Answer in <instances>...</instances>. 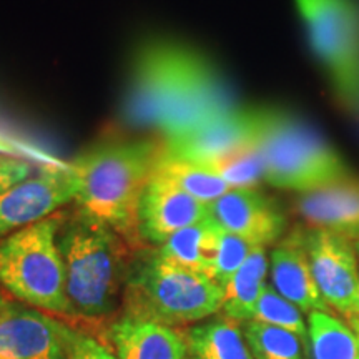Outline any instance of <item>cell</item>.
Here are the masks:
<instances>
[{"label":"cell","instance_id":"4316f807","mask_svg":"<svg viewBox=\"0 0 359 359\" xmlns=\"http://www.w3.org/2000/svg\"><path fill=\"white\" fill-rule=\"evenodd\" d=\"M70 359H116L105 344L98 343L95 338L87 334H80L75 331L72 341Z\"/></svg>","mask_w":359,"mask_h":359},{"label":"cell","instance_id":"d4e9b609","mask_svg":"<svg viewBox=\"0 0 359 359\" xmlns=\"http://www.w3.org/2000/svg\"><path fill=\"white\" fill-rule=\"evenodd\" d=\"M253 248L255 245H251L250 241L233 235L230 231H224L222 228L218 235L217 253H215L213 259L212 280L224 288L233 275L241 268V264L246 262Z\"/></svg>","mask_w":359,"mask_h":359},{"label":"cell","instance_id":"6da1fadb","mask_svg":"<svg viewBox=\"0 0 359 359\" xmlns=\"http://www.w3.org/2000/svg\"><path fill=\"white\" fill-rule=\"evenodd\" d=\"M230 92L208 60L172 40H151L135 58L123 116L173 138L230 114Z\"/></svg>","mask_w":359,"mask_h":359},{"label":"cell","instance_id":"d6986e66","mask_svg":"<svg viewBox=\"0 0 359 359\" xmlns=\"http://www.w3.org/2000/svg\"><path fill=\"white\" fill-rule=\"evenodd\" d=\"M269 271V259L264 246H255L246 262L233 275L223 288L224 316L238 323L253 320L255 308L266 286V275Z\"/></svg>","mask_w":359,"mask_h":359},{"label":"cell","instance_id":"f546056e","mask_svg":"<svg viewBox=\"0 0 359 359\" xmlns=\"http://www.w3.org/2000/svg\"><path fill=\"white\" fill-rule=\"evenodd\" d=\"M353 314H359V293H358V299H356V308H354Z\"/></svg>","mask_w":359,"mask_h":359},{"label":"cell","instance_id":"ac0fdd59","mask_svg":"<svg viewBox=\"0 0 359 359\" xmlns=\"http://www.w3.org/2000/svg\"><path fill=\"white\" fill-rule=\"evenodd\" d=\"M182 338L187 359H253L240 323L228 316L188 327Z\"/></svg>","mask_w":359,"mask_h":359},{"label":"cell","instance_id":"484cf974","mask_svg":"<svg viewBox=\"0 0 359 359\" xmlns=\"http://www.w3.org/2000/svg\"><path fill=\"white\" fill-rule=\"evenodd\" d=\"M34 175V167L30 161L15 158V156L0 155V193L24 182Z\"/></svg>","mask_w":359,"mask_h":359},{"label":"cell","instance_id":"603a6c76","mask_svg":"<svg viewBox=\"0 0 359 359\" xmlns=\"http://www.w3.org/2000/svg\"><path fill=\"white\" fill-rule=\"evenodd\" d=\"M253 320L266 325L283 327L298 334L304 341L308 339V326L303 320V311L293 303L278 293L271 285L264 286L255 308Z\"/></svg>","mask_w":359,"mask_h":359},{"label":"cell","instance_id":"5b68a950","mask_svg":"<svg viewBox=\"0 0 359 359\" xmlns=\"http://www.w3.org/2000/svg\"><path fill=\"white\" fill-rule=\"evenodd\" d=\"M125 302L127 316L178 326L222 311L223 288L201 273L165 262L155 250L130 264Z\"/></svg>","mask_w":359,"mask_h":359},{"label":"cell","instance_id":"7402d4cb","mask_svg":"<svg viewBox=\"0 0 359 359\" xmlns=\"http://www.w3.org/2000/svg\"><path fill=\"white\" fill-rule=\"evenodd\" d=\"M253 359H311L309 341L283 327L255 320L241 323Z\"/></svg>","mask_w":359,"mask_h":359},{"label":"cell","instance_id":"44dd1931","mask_svg":"<svg viewBox=\"0 0 359 359\" xmlns=\"http://www.w3.org/2000/svg\"><path fill=\"white\" fill-rule=\"evenodd\" d=\"M155 170L205 205L213 203L215 200L231 190V187L213 168L175 158L165 151H161Z\"/></svg>","mask_w":359,"mask_h":359},{"label":"cell","instance_id":"277c9868","mask_svg":"<svg viewBox=\"0 0 359 359\" xmlns=\"http://www.w3.org/2000/svg\"><path fill=\"white\" fill-rule=\"evenodd\" d=\"M257 148L263 160V180L281 190L306 193L351 178L338 151L285 111L259 110Z\"/></svg>","mask_w":359,"mask_h":359},{"label":"cell","instance_id":"e0dca14e","mask_svg":"<svg viewBox=\"0 0 359 359\" xmlns=\"http://www.w3.org/2000/svg\"><path fill=\"white\" fill-rule=\"evenodd\" d=\"M219 230L222 226L208 215L201 222L190 224L170 236L158 246L156 253L165 262L212 278Z\"/></svg>","mask_w":359,"mask_h":359},{"label":"cell","instance_id":"30bf717a","mask_svg":"<svg viewBox=\"0 0 359 359\" xmlns=\"http://www.w3.org/2000/svg\"><path fill=\"white\" fill-rule=\"evenodd\" d=\"M75 331L42 309L6 303L0 311V354L11 359H70Z\"/></svg>","mask_w":359,"mask_h":359},{"label":"cell","instance_id":"2e32d148","mask_svg":"<svg viewBox=\"0 0 359 359\" xmlns=\"http://www.w3.org/2000/svg\"><path fill=\"white\" fill-rule=\"evenodd\" d=\"M116 359H187L185 341L172 326L125 316L110 330Z\"/></svg>","mask_w":359,"mask_h":359},{"label":"cell","instance_id":"ba28073f","mask_svg":"<svg viewBox=\"0 0 359 359\" xmlns=\"http://www.w3.org/2000/svg\"><path fill=\"white\" fill-rule=\"evenodd\" d=\"M318 288L327 306L351 316L359 293V258L354 241L334 231L299 230Z\"/></svg>","mask_w":359,"mask_h":359},{"label":"cell","instance_id":"9c48e42d","mask_svg":"<svg viewBox=\"0 0 359 359\" xmlns=\"http://www.w3.org/2000/svg\"><path fill=\"white\" fill-rule=\"evenodd\" d=\"M79 193V182L70 165L47 168L0 193V238L24 230L58 213Z\"/></svg>","mask_w":359,"mask_h":359},{"label":"cell","instance_id":"5bb4252c","mask_svg":"<svg viewBox=\"0 0 359 359\" xmlns=\"http://www.w3.org/2000/svg\"><path fill=\"white\" fill-rule=\"evenodd\" d=\"M269 278H271L273 288L303 313H331V308L323 298L313 276L311 264H309L299 230L271 251Z\"/></svg>","mask_w":359,"mask_h":359},{"label":"cell","instance_id":"83f0119b","mask_svg":"<svg viewBox=\"0 0 359 359\" xmlns=\"http://www.w3.org/2000/svg\"><path fill=\"white\" fill-rule=\"evenodd\" d=\"M348 325L351 330L354 331V334H356V338L359 341V314H351V316L346 318Z\"/></svg>","mask_w":359,"mask_h":359},{"label":"cell","instance_id":"8fae6325","mask_svg":"<svg viewBox=\"0 0 359 359\" xmlns=\"http://www.w3.org/2000/svg\"><path fill=\"white\" fill-rule=\"evenodd\" d=\"M259 110L235 109L203 127L163 138V151L175 158L213 168L238 151L257 143Z\"/></svg>","mask_w":359,"mask_h":359},{"label":"cell","instance_id":"9a60e30c","mask_svg":"<svg viewBox=\"0 0 359 359\" xmlns=\"http://www.w3.org/2000/svg\"><path fill=\"white\" fill-rule=\"evenodd\" d=\"M298 212L311 228L359 238V182L348 178L334 185L302 193Z\"/></svg>","mask_w":359,"mask_h":359},{"label":"cell","instance_id":"3957f363","mask_svg":"<svg viewBox=\"0 0 359 359\" xmlns=\"http://www.w3.org/2000/svg\"><path fill=\"white\" fill-rule=\"evenodd\" d=\"M72 314L102 318L116 308L130 271L127 243L114 228L77 208L57 235Z\"/></svg>","mask_w":359,"mask_h":359},{"label":"cell","instance_id":"8992f818","mask_svg":"<svg viewBox=\"0 0 359 359\" xmlns=\"http://www.w3.org/2000/svg\"><path fill=\"white\" fill-rule=\"evenodd\" d=\"M62 219L64 215L55 213L0 241V285L29 306L72 314L57 243Z\"/></svg>","mask_w":359,"mask_h":359},{"label":"cell","instance_id":"7a4b0ae2","mask_svg":"<svg viewBox=\"0 0 359 359\" xmlns=\"http://www.w3.org/2000/svg\"><path fill=\"white\" fill-rule=\"evenodd\" d=\"M161 151L163 142L156 140H109L90 148L70 163L79 182V208L109 224L128 243L140 241L138 205Z\"/></svg>","mask_w":359,"mask_h":359},{"label":"cell","instance_id":"4dcf8cb0","mask_svg":"<svg viewBox=\"0 0 359 359\" xmlns=\"http://www.w3.org/2000/svg\"><path fill=\"white\" fill-rule=\"evenodd\" d=\"M354 248H356V253H358V258H359V238H358V240H354Z\"/></svg>","mask_w":359,"mask_h":359},{"label":"cell","instance_id":"4fadbf2b","mask_svg":"<svg viewBox=\"0 0 359 359\" xmlns=\"http://www.w3.org/2000/svg\"><path fill=\"white\" fill-rule=\"evenodd\" d=\"M208 213L224 231L255 246L273 245L286 228V217L258 188H231L208 205Z\"/></svg>","mask_w":359,"mask_h":359},{"label":"cell","instance_id":"cb8c5ba5","mask_svg":"<svg viewBox=\"0 0 359 359\" xmlns=\"http://www.w3.org/2000/svg\"><path fill=\"white\" fill-rule=\"evenodd\" d=\"M215 172L222 177L231 188H257L263 180V160L257 143L245 150L238 151L222 163L215 165Z\"/></svg>","mask_w":359,"mask_h":359},{"label":"cell","instance_id":"52a82bcc","mask_svg":"<svg viewBox=\"0 0 359 359\" xmlns=\"http://www.w3.org/2000/svg\"><path fill=\"white\" fill-rule=\"evenodd\" d=\"M309 45L336 90L349 105H359L358 0H293Z\"/></svg>","mask_w":359,"mask_h":359},{"label":"cell","instance_id":"ffe728a7","mask_svg":"<svg viewBox=\"0 0 359 359\" xmlns=\"http://www.w3.org/2000/svg\"><path fill=\"white\" fill-rule=\"evenodd\" d=\"M308 339L311 359H359L354 331L331 313L308 314Z\"/></svg>","mask_w":359,"mask_h":359},{"label":"cell","instance_id":"1f68e13d","mask_svg":"<svg viewBox=\"0 0 359 359\" xmlns=\"http://www.w3.org/2000/svg\"><path fill=\"white\" fill-rule=\"evenodd\" d=\"M0 359H11V358H7V356H2V354H0Z\"/></svg>","mask_w":359,"mask_h":359},{"label":"cell","instance_id":"f1b7e54d","mask_svg":"<svg viewBox=\"0 0 359 359\" xmlns=\"http://www.w3.org/2000/svg\"><path fill=\"white\" fill-rule=\"evenodd\" d=\"M6 303H7V299L4 298V293H2V290H0V311H2V308L6 306Z\"/></svg>","mask_w":359,"mask_h":359},{"label":"cell","instance_id":"7c38bea8","mask_svg":"<svg viewBox=\"0 0 359 359\" xmlns=\"http://www.w3.org/2000/svg\"><path fill=\"white\" fill-rule=\"evenodd\" d=\"M208 215V205L193 198L155 170L138 205V238L160 246L177 231L201 222Z\"/></svg>","mask_w":359,"mask_h":359}]
</instances>
